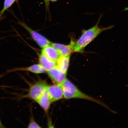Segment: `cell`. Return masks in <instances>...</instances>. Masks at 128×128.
Wrapping results in <instances>:
<instances>
[{
    "instance_id": "1",
    "label": "cell",
    "mask_w": 128,
    "mask_h": 128,
    "mask_svg": "<svg viewBox=\"0 0 128 128\" xmlns=\"http://www.w3.org/2000/svg\"><path fill=\"white\" fill-rule=\"evenodd\" d=\"M60 84L63 90L64 98L66 99L78 98L88 100L98 104L108 109L112 112L115 113V112L112 111L103 102L82 92L74 84L66 78Z\"/></svg>"
},
{
    "instance_id": "2",
    "label": "cell",
    "mask_w": 128,
    "mask_h": 128,
    "mask_svg": "<svg viewBox=\"0 0 128 128\" xmlns=\"http://www.w3.org/2000/svg\"><path fill=\"white\" fill-rule=\"evenodd\" d=\"M100 20L92 28L83 32L79 40L75 43L73 52H82L84 48L103 32L112 28L113 26L108 28H100L98 26Z\"/></svg>"
},
{
    "instance_id": "3",
    "label": "cell",
    "mask_w": 128,
    "mask_h": 128,
    "mask_svg": "<svg viewBox=\"0 0 128 128\" xmlns=\"http://www.w3.org/2000/svg\"><path fill=\"white\" fill-rule=\"evenodd\" d=\"M48 86L46 81H38L30 86L26 97L36 101L42 95Z\"/></svg>"
},
{
    "instance_id": "4",
    "label": "cell",
    "mask_w": 128,
    "mask_h": 128,
    "mask_svg": "<svg viewBox=\"0 0 128 128\" xmlns=\"http://www.w3.org/2000/svg\"><path fill=\"white\" fill-rule=\"evenodd\" d=\"M18 24L28 32L33 40L40 47L43 48L51 45L52 43L47 38L38 32L32 30L24 23L20 21L19 22Z\"/></svg>"
},
{
    "instance_id": "5",
    "label": "cell",
    "mask_w": 128,
    "mask_h": 128,
    "mask_svg": "<svg viewBox=\"0 0 128 128\" xmlns=\"http://www.w3.org/2000/svg\"><path fill=\"white\" fill-rule=\"evenodd\" d=\"M46 90L52 103L63 98V90L60 84L48 86Z\"/></svg>"
},
{
    "instance_id": "6",
    "label": "cell",
    "mask_w": 128,
    "mask_h": 128,
    "mask_svg": "<svg viewBox=\"0 0 128 128\" xmlns=\"http://www.w3.org/2000/svg\"><path fill=\"white\" fill-rule=\"evenodd\" d=\"M47 72L48 76L56 84H61L66 79V73L64 72L56 66Z\"/></svg>"
},
{
    "instance_id": "7",
    "label": "cell",
    "mask_w": 128,
    "mask_h": 128,
    "mask_svg": "<svg viewBox=\"0 0 128 128\" xmlns=\"http://www.w3.org/2000/svg\"><path fill=\"white\" fill-rule=\"evenodd\" d=\"M75 43L72 40L70 44L68 45L56 43H52L51 45L56 50L60 56H70L73 52Z\"/></svg>"
},
{
    "instance_id": "8",
    "label": "cell",
    "mask_w": 128,
    "mask_h": 128,
    "mask_svg": "<svg viewBox=\"0 0 128 128\" xmlns=\"http://www.w3.org/2000/svg\"><path fill=\"white\" fill-rule=\"evenodd\" d=\"M18 71H28L36 74L46 73L47 71L40 64H35L31 66L25 68H14L9 70L8 72Z\"/></svg>"
},
{
    "instance_id": "9",
    "label": "cell",
    "mask_w": 128,
    "mask_h": 128,
    "mask_svg": "<svg viewBox=\"0 0 128 128\" xmlns=\"http://www.w3.org/2000/svg\"><path fill=\"white\" fill-rule=\"evenodd\" d=\"M36 102L46 113H48L51 104L52 103L46 89Z\"/></svg>"
},
{
    "instance_id": "10",
    "label": "cell",
    "mask_w": 128,
    "mask_h": 128,
    "mask_svg": "<svg viewBox=\"0 0 128 128\" xmlns=\"http://www.w3.org/2000/svg\"><path fill=\"white\" fill-rule=\"evenodd\" d=\"M70 56H60L56 62V66L66 73H67L69 66Z\"/></svg>"
},
{
    "instance_id": "11",
    "label": "cell",
    "mask_w": 128,
    "mask_h": 128,
    "mask_svg": "<svg viewBox=\"0 0 128 128\" xmlns=\"http://www.w3.org/2000/svg\"><path fill=\"white\" fill-rule=\"evenodd\" d=\"M42 49V52L54 61L56 62L60 56L58 52L52 46H48Z\"/></svg>"
},
{
    "instance_id": "12",
    "label": "cell",
    "mask_w": 128,
    "mask_h": 128,
    "mask_svg": "<svg viewBox=\"0 0 128 128\" xmlns=\"http://www.w3.org/2000/svg\"><path fill=\"white\" fill-rule=\"evenodd\" d=\"M40 64L47 71L56 66V62L50 60L42 52L39 56Z\"/></svg>"
},
{
    "instance_id": "13",
    "label": "cell",
    "mask_w": 128,
    "mask_h": 128,
    "mask_svg": "<svg viewBox=\"0 0 128 128\" xmlns=\"http://www.w3.org/2000/svg\"><path fill=\"white\" fill-rule=\"evenodd\" d=\"M17 0H4V7L0 12V19L7 10L12 6Z\"/></svg>"
},
{
    "instance_id": "14",
    "label": "cell",
    "mask_w": 128,
    "mask_h": 128,
    "mask_svg": "<svg viewBox=\"0 0 128 128\" xmlns=\"http://www.w3.org/2000/svg\"><path fill=\"white\" fill-rule=\"evenodd\" d=\"M28 128H41L40 126L33 118H31V121L29 124Z\"/></svg>"
},
{
    "instance_id": "15",
    "label": "cell",
    "mask_w": 128,
    "mask_h": 128,
    "mask_svg": "<svg viewBox=\"0 0 128 128\" xmlns=\"http://www.w3.org/2000/svg\"><path fill=\"white\" fill-rule=\"evenodd\" d=\"M46 8L48 10H49L50 5V0H44Z\"/></svg>"
},
{
    "instance_id": "16",
    "label": "cell",
    "mask_w": 128,
    "mask_h": 128,
    "mask_svg": "<svg viewBox=\"0 0 128 128\" xmlns=\"http://www.w3.org/2000/svg\"><path fill=\"white\" fill-rule=\"evenodd\" d=\"M4 126H3L2 123L0 120V128H4Z\"/></svg>"
},
{
    "instance_id": "17",
    "label": "cell",
    "mask_w": 128,
    "mask_h": 128,
    "mask_svg": "<svg viewBox=\"0 0 128 128\" xmlns=\"http://www.w3.org/2000/svg\"><path fill=\"white\" fill-rule=\"evenodd\" d=\"M58 0H50V1L52 2H55Z\"/></svg>"
},
{
    "instance_id": "18",
    "label": "cell",
    "mask_w": 128,
    "mask_h": 128,
    "mask_svg": "<svg viewBox=\"0 0 128 128\" xmlns=\"http://www.w3.org/2000/svg\"><path fill=\"white\" fill-rule=\"evenodd\" d=\"M2 76H0V78H1Z\"/></svg>"
},
{
    "instance_id": "19",
    "label": "cell",
    "mask_w": 128,
    "mask_h": 128,
    "mask_svg": "<svg viewBox=\"0 0 128 128\" xmlns=\"http://www.w3.org/2000/svg\"><path fill=\"white\" fill-rule=\"evenodd\" d=\"M1 19H0V20Z\"/></svg>"
}]
</instances>
